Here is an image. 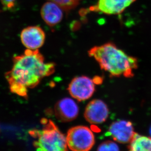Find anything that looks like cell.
<instances>
[{
  "instance_id": "obj_12",
  "label": "cell",
  "mask_w": 151,
  "mask_h": 151,
  "mask_svg": "<svg viewBox=\"0 0 151 151\" xmlns=\"http://www.w3.org/2000/svg\"><path fill=\"white\" fill-rule=\"evenodd\" d=\"M130 151H151V138L134 134L130 141Z\"/></svg>"
},
{
  "instance_id": "obj_4",
  "label": "cell",
  "mask_w": 151,
  "mask_h": 151,
  "mask_svg": "<svg viewBox=\"0 0 151 151\" xmlns=\"http://www.w3.org/2000/svg\"><path fill=\"white\" fill-rule=\"evenodd\" d=\"M66 138L67 146L72 151H89L95 144L94 135L87 127L71 128Z\"/></svg>"
},
{
  "instance_id": "obj_6",
  "label": "cell",
  "mask_w": 151,
  "mask_h": 151,
  "mask_svg": "<svg viewBox=\"0 0 151 151\" xmlns=\"http://www.w3.org/2000/svg\"><path fill=\"white\" fill-rule=\"evenodd\" d=\"M45 32L40 27L29 26L24 29L21 32V41L28 49L35 50L41 48L45 42Z\"/></svg>"
},
{
  "instance_id": "obj_14",
  "label": "cell",
  "mask_w": 151,
  "mask_h": 151,
  "mask_svg": "<svg viewBox=\"0 0 151 151\" xmlns=\"http://www.w3.org/2000/svg\"><path fill=\"white\" fill-rule=\"evenodd\" d=\"M97 151H120L117 144L111 141H105L99 145Z\"/></svg>"
},
{
  "instance_id": "obj_3",
  "label": "cell",
  "mask_w": 151,
  "mask_h": 151,
  "mask_svg": "<svg viewBox=\"0 0 151 151\" xmlns=\"http://www.w3.org/2000/svg\"><path fill=\"white\" fill-rule=\"evenodd\" d=\"M42 129H32L30 135L35 139L33 144L37 151H68L66 137L54 122L42 119Z\"/></svg>"
},
{
  "instance_id": "obj_2",
  "label": "cell",
  "mask_w": 151,
  "mask_h": 151,
  "mask_svg": "<svg viewBox=\"0 0 151 151\" xmlns=\"http://www.w3.org/2000/svg\"><path fill=\"white\" fill-rule=\"evenodd\" d=\"M88 53L89 57L96 60L102 70L109 73L111 77L131 78L138 68L137 58L128 55L112 42L93 47Z\"/></svg>"
},
{
  "instance_id": "obj_11",
  "label": "cell",
  "mask_w": 151,
  "mask_h": 151,
  "mask_svg": "<svg viewBox=\"0 0 151 151\" xmlns=\"http://www.w3.org/2000/svg\"><path fill=\"white\" fill-rule=\"evenodd\" d=\"M63 9L57 4L49 1L42 6L41 16L47 25L55 26L61 22L63 18Z\"/></svg>"
},
{
  "instance_id": "obj_16",
  "label": "cell",
  "mask_w": 151,
  "mask_h": 151,
  "mask_svg": "<svg viewBox=\"0 0 151 151\" xmlns=\"http://www.w3.org/2000/svg\"><path fill=\"white\" fill-rule=\"evenodd\" d=\"M150 134H151V129H150Z\"/></svg>"
},
{
  "instance_id": "obj_10",
  "label": "cell",
  "mask_w": 151,
  "mask_h": 151,
  "mask_svg": "<svg viewBox=\"0 0 151 151\" xmlns=\"http://www.w3.org/2000/svg\"><path fill=\"white\" fill-rule=\"evenodd\" d=\"M56 117L62 122H70L78 115L79 109L73 99L65 98L58 101L55 106Z\"/></svg>"
},
{
  "instance_id": "obj_7",
  "label": "cell",
  "mask_w": 151,
  "mask_h": 151,
  "mask_svg": "<svg viewBox=\"0 0 151 151\" xmlns=\"http://www.w3.org/2000/svg\"><path fill=\"white\" fill-rule=\"evenodd\" d=\"M109 113V109L105 102L99 99H95L87 105L84 116L89 123L100 124L106 121Z\"/></svg>"
},
{
  "instance_id": "obj_9",
  "label": "cell",
  "mask_w": 151,
  "mask_h": 151,
  "mask_svg": "<svg viewBox=\"0 0 151 151\" xmlns=\"http://www.w3.org/2000/svg\"><path fill=\"white\" fill-rule=\"evenodd\" d=\"M135 132L131 122L119 120L113 122L109 127L108 135L113 139L121 143H126L132 140Z\"/></svg>"
},
{
  "instance_id": "obj_1",
  "label": "cell",
  "mask_w": 151,
  "mask_h": 151,
  "mask_svg": "<svg viewBox=\"0 0 151 151\" xmlns=\"http://www.w3.org/2000/svg\"><path fill=\"white\" fill-rule=\"evenodd\" d=\"M13 65L4 76L10 91L27 99L28 89L34 88L41 80L55 71L54 63H46L38 50H25L23 54L13 56Z\"/></svg>"
},
{
  "instance_id": "obj_15",
  "label": "cell",
  "mask_w": 151,
  "mask_h": 151,
  "mask_svg": "<svg viewBox=\"0 0 151 151\" xmlns=\"http://www.w3.org/2000/svg\"><path fill=\"white\" fill-rule=\"evenodd\" d=\"M2 6L5 10H10L16 6V0H0Z\"/></svg>"
},
{
  "instance_id": "obj_13",
  "label": "cell",
  "mask_w": 151,
  "mask_h": 151,
  "mask_svg": "<svg viewBox=\"0 0 151 151\" xmlns=\"http://www.w3.org/2000/svg\"><path fill=\"white\" fill-rule=\"evenodd\" d=\"M57 4L63 10L69 12L77 6L81 0H48Z\"/></svg>"
},
{
  "instance_id": "obj_8",
  "label": "cell",
  "mask_w": 151,
  "mask_h": 151,
  "mask_svg": "<svg viewBox=\"0 0 151 151\" xmlns=\"http://www.w3.org/2000/svg\"><path fill=\"white\" fill-rule=\"evenodd\" d=\"M135 0H98L89 8L90 12H102L106 14H119Z\"/></svg>"
},
{
  "instance_id": "obj_5",
  "label": "cell",
  "mask_w": 151,
  "mask_h": 151,
  "mask_svg": "<svg viewBox=\"0 0 151 151\" xmlns=\"http://www.w3.org/2000/svg\"><path fill=\"white\" fill-rule=\"evenodd\" d=\"M94 81L86 76H79L73 78L68 87L71 96L78 101L86 100L91 97L95 91Z\"/></svg>"
}]
</instances>
